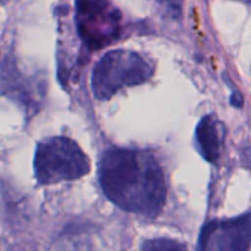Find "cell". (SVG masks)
I'll list each match as a JSON object with an SVG mask.
<instances>
[{"label": "cell", "instance_id": "cell-9", "mask_svg": "<svg viewBox=\"0 0 251 251\" xmlns=\"http://www.w3.org/2000/svg\"><path fill=\"white\" fill-rule=\"evenodd\" d=\"M230 103H232V105H234V107L242 108L243 104H244V100H243V97L240 93L235 92V93H233L232 97H230Z\"/></svg>", "mask_w": 251, "mask_h": 251}, {"label": "cell", "instance_id": "cell-3", "mask_svg": "<svg viewBox=\"0 0 251 251\" xmlns=\"http://www.w3.org/2000/svg\"><path fill=\"white\" fill-rule=\"evenodd\" d=\"M153 66L139 53L112 50L95 65L92 91L97 100H110L123 87L146 82L153 75Z\"/></svg>", "mask_w": 251, "mask_h": 251}, {"label": "cell", "instance_id": "cell-7", "mask_svg": "<svg viewBox=\"0 0 251 251\" xmlns=\"http://www.w3.org/2000/svg\"><path fill=\"white\" fill-rule=\"evenodd\" d=\"M142 251H189L180 242L167 238L146 240L142 245Z\"/></svg>", "mask_w": 251, "mask_h": 251}, {"label": "cell", "instance_id": "cell-10", "mask_svg": "<svg viewBox=\"0 0 251 251\" xmlns=\"http://www.w3.org/2000/svg\"><path fill=\"white\" fill-rule=\"evenodd\" d=\"M243 161H244V163L247 164V167L251 168V149L250 147H247V149L244 150V152H243Z\"/></svg>", "mask_w": 251, "mask_h": 251}, {"label": "cell", "instance_id": "cell-5", "mask_svg": "<svg viewBox=\"0 0 251 251\" xmlns=\"http://www.w3.org/2000/svg\"><path fill=\"white\" fill-rule=\"evenodd\" d=\"M251 213L208 222L201 230L199 251H249Z\"/></svg>", "mask_w": 251, "mask_h": 251}, {"label": "cell", "instance_id": "cell-1", "mask_svg": "<svg viewBox=\"0 0 251 251\" xmlns=\"http://www.w3.org/2000/svg\"><path fill=\"white\" fill-rule=\"evenodd\" d=\"M98 176L105 196L127 212L156 217L166 203L163 171L149 152L108 150L100 161Z\"/></svg>", "mask_w": 251, "mask_h": 251}, {"label": "cell", "instance_id": "cell-2", "mask_svg": "<svg viewBox=\"0 0 251 251\" xmlns=\"http://www.w3.org/2000/svg\"><path fill=\"white\" fill-rule=\"evenodd\" d=\"M90 159L74 140L54 136L38 144L34 156L36 179L42 185L71 181L90 173Z\"/></svg>", "mask_w": 251, "mask_h": 251}, {"label": "cell", "instance_id": "cell-4", "mask_svg": "<svg viewBox=\"0 0 251 251\" xmlns=\"http://www.w3.org/2000/svg\"><path fill=\"white\" fill-rule=\"evenodd\" d=\"M76 27L90 50L112 44L123 31L122 14L110 0H76Z\"/></svg>", "mask_w": 251, "mask_h": 251}, {"label": "cell", "instance_id": "cell-12", "mask_svg": "<svg viewBox=\"0 0 251 251\" xmlns=\"http://www.w3.org/2000/svg\"><path fill=\"white\" fill-rule=\"evenodd\" d=\"M242 1H245V2H251V0H242Z\"/></svg>", "mask_w": 251, "mask_h": 251}, {"label": "cell", "instance_id": "cell-6", "mask_svg": "<svg viewBox=\"0 0 251 251\" xmlns=\"http://www.w3.org/2000/svg\"><path fill=\"white\" fill-rule=\"evenodd\" d=\"M226 126L215 115L202 118L196 127V142L200 153L210 163H217L222 154Z\"/></svg>", "mask_w": 251, "mask_h": 251}, {"label": "cell", "instance_id": "cell-8", "mask_svg": "<svg viewBox=\"0 0 251 251\" xmlns=\"http://www.w3.org/2000/svg\"><path fill=\"white\" fill-rule=\"evenodd\" d=\"M161 6L163 7L166 14L169 16L174 17H180L181 9H183V0H158Z\"/></svg>", "mask_w": 251, "mask_h": 251}, {"label": "cell", "instance_id": "cell-11", "mask_svg": "<svg viewBox=\"0 0 251 251\" xmlns=\"http://www.w3.org/2000/svg\"><path fill=\"white\" fill-rule=\"evenodd\" d=\"M7 1H9V0H0V5H4V4H6Z\"/></svg>", "mask_w": 251, "mask_h": 251}]
</instances>
